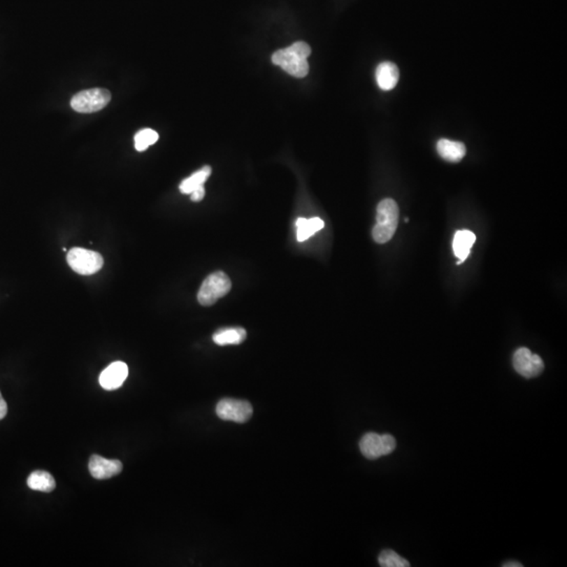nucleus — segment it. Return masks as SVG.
<instances>
[{
  "label": "nucleus",
  "instance_id": "obj_1",
  "mask_svg": "<svg viewBox=\"0 0 567 567\" xmlns=\"http://www.w3.org/2000/svg\"><path fill=\"white\" fill-rule=\"evenodd\" d=\"M311 48L308 43L299 41L287 49L278 50L272 55V64L280 66L296 78H304L309 73L308 57Z\"/></svg>",
  "mask_w": 567,
  "mask_h": 567
},
{
  "label": "nucleus",
  "instance_id": "obj_2",
  "mask_svg": "<svg viewBox=\"0 0 567 567\" xmlns=\"http://www.w3.org/2000/svg\"><path fill=\"white\" fill-rule=\"evenodd\" d=\"M399 221V208L392 199H385L378 205L376 224L372 230L373 240L378 244L389 242L396 231Z\"/></svg>",
  "mask_w": 567,
  "mask_h": 567
},
{
  "label": "nucleus",
  "instance_id": "obj_3",
  "mask_svg": "<svg viewBox=\"0 0 567 567\" xmlns=\"http://www.w3.org/2000/svg\"><path fill=\"white\" fill-rule=\"evenodd\" d=\"M231 280L223 271L207 276L198 292V301L202 306H211L225 296L231 289Z\"/></svg>",
  "mask_w": 567,
  "mask_h": 567
},
{
  "label": "nucleus",
  "instance_id": "obj_4",
  "mask_svg": "<svg viewBox=\"0 0 567 567\" xmlns=\"http://www.w3.org/2000/svg\"><path fill=\"white\" fill-rule=\"evenodd\" d=\"M112 99L110 91L106 89H89L79 92L71 100L73 110L81 114H92L103 110Z\"/></svg>",
  "mask_w": 567,
  "mask_h": 567
},
{
  "label": "nucleus",
  "instance_id": "obj_5",
  "mask_svg": "<svg viewBox=\"0 0 567 567\" xmlns=\"http://www.w3.org/2000/svg\"><path fill=\"white\" fill-rule=\"evenodd\" d=\"M69 266L81 275H92L103 267V257L100 253L85 248L71 249L66 255Z\"/></svg>",
  "mask_w": 567,
  "mask_h": 567
},
{
  "label": "nucleus",
  "instance_id": "obj_6",
  "mask_svg": "<svg viewBox=\"0 0 567 567\" xmlns=\"http://www.w3.org/2000/svg\"><path fill=\"white\" fill-rule=\"evenodd\" d=\"M359 449L367 459L375 460L394 452L396 449V440L390 434L367 433L359 441Z\"/></svg>",
  "mask_w": 567,
  "mask_h": 567
},
{
  "label": "nucleus",
  "instance_id": "obj_7",
  "mask_svg": "<svg viewBox=\"0 0 567 567\" xmlns=\"http://www.w3.org/2000/svg\"><path fill=\"white\" fill-rule=\"evenodd\" d=\"M215 412L221 419L244 424L250 419L253 409L252 405L248 401L224 399L217 403Z\"/></svg>",
  "mask_w": 567,
  "mask_h": 567
},
{
  "label": "nucleus",
  "instance_id": "obj_8",
  "mask_svg": "<svg viewBox=\"0 0 567 567\" xmlns=\"http://www.w3.org/2000/svg\"><path fill=\"white\" fill-rule=\"evenodd\" d=\"M512 366L517 373L525 378H533L543 372L544 363L538 354H533L529 349H517L512 357Z\"/></svg>",
  "mask_w": 567,
  "mask_h": 567
},
{
  "label": "nucleus",
  "instance_id": "obj_9",
  "mask_svg": "<svg viewBox=\"0 0 567 567\" xmlns=\"http://www.w3.org/2000/svg\"><path fill=\"white\" fill-rule=\"evenodd\" d=\"M129 375V367L123 361H115L103 370L99 382L104 390L113 391L120 388Z\"/></svg>",
  "mask_w": 567,
  "mask_h": 567
},
{
  "label": "nucleus",
  "instance_id": "obj_10",
  "mask_svg": "<svg viewBox=\"0 0 567 567\" xmlns=\"http://www.w3.org/2000/svg\"><path fill=\"white\" fill-rule=\"evenodd\" d=\"M89 472L96 479H108L122 472V462L106 459L99 455H93L89 460Z\"/></svg>",
  "mask_w": 567,
  "mask_h": 567
},
{
  "label": "nucleus",
  "instance_id": "obj_11",
  "mask_svg": "<svg viewBox=\"0 0 567 567\" xmlns=\"http://www.w3.org/2000/svg\"><path fill=\"white\" fill-rule=\"evenodd\" d=\"M376 82L382 91H391L399 80V70L392 62H382L376 69Z\"/></svg>",
  "mask_w": 567,
  "mask_h": 567
},
{
  "label": "nucleus",
  "instance_id": "obj_12",
  "mask_svg": "<svg viewBox=\"0 0 567 567\" xmlns=\"http://www.w3.org/2000/svg\"><path fill=\"white\" fill-rule=\"evenodd\" d=\"M476 241V236L470 230H458L453 238V251L459 261L458 265L464 263L470 254L471 248Z\"/></svg>",
  "mask_w": 567,
  "mask_h": 567
},
{
  "label": "nucleus",
  "instance_id": "obj_13",
  "mask_svg": "<svg viewBox=\"0 0 567 567\" xmlns=\"http://www.w3.org/2000/svg\"><path fill=\"white\" fill-rule=\"evenodd\" d=\"M437 152L443 160L457 163L466 156V145L461 142L440 139L437 143Z\"/></svg>",
  "mask_w": 567,
  "mask_h": 567
},
{
  "label": "nucleus",
  "instance_id": "obj_14",
  "mask_svg": "<svg viewBox=\"0 0 567 567\" xmlns=\"http://www.w3.org/2000/svg\"><path fill=\"white\" fill-rule=\"evenodd\" d=\"M246 330L243 328H223L213 334V340L219 346L240 345L246 340Z\"/></svg>",
  "mask_w": 567,
  "mask_h": 567
},
{
  "label": "nucleus",
  "instance_id": "obj_15",
  "mask_svg": "<svg viewBox=\"0 0 567 567\" xmlns=\"http://www.w3.org/2000/svg\"><path fill=\"white\" fill-rule=\"evenodd\" d=\"M296 236H298L299 242H304L308 240L309 238L313 236L315 232L320 231L323 229L325 223L323 220L320 217H313V219H304V217H299L296 220Z\"/></svg>",
  "mask_w": 567,
  "mask_h": 567
},
{
  "label": "nucleus",
  "instance_id": "obj_16",
  "mask_svg": "<svg viewBox=\"0 0 567 567\" xmlns=\"http://www.w3.org/2000/svg\"><path fill=\"white\" fill-rule=\"evenodd\" d=\"M28 485L34 491L50 493L56 487L55 479L50 473L45 471H35L29 476Z\"/></svg>",
  "mask_w": 567,
  "mask_h": 567
},
{
  "label": "nucleus",
  "instance_id": "obj_17",
  "mask_svg": "<svg viewBox=\"0 0 567 567\" xmlns=\"http://www.w3.org/2000/svg\"><path fill=\"white\" fill-rule=\"evenodd\" d=\"M211 175V167L206 165L202 167L200 171H196L192 173L187 179L183 180L180 184V192L184 194H190L196 188L204 186L205 182L207 181Z\"/></svg>",
  "mask_w": 567,
  "mask_h": 567
},
{
  "label": "nucleus",
  "instance_id": "obj_18",
  "mask_svg": "<svg viewBox=\"0 0 567 567\" xmlns=\"http://www.w3.org/2000/svg\"><path fill=\"white\" fill-rule=\"evenodd\" d=\"M159 140V134L154 129H144L135 136V148L138 152H144Z\"/></svg>",
  "mask_w": 567,
  "mask_h": 567
},
{
  "label": "nucleus",
  "instance_id": "obj_19",
  "mask_svg": "<svg viewBox=\"0 0 567 567\" xmlns=\"http://www.w3.org/2000/svg\"><path fill=\"white\" fill-rule=\"evenodd\" d=\"M378 563L382 567H409V561L399 556L392 550H385L378 557Z\"/></svg>",
  "mask_w": 567,
  "mask_h": 567
},
{
  "label": "nucleus",
  "instance_id": "obj_20",
  "mask_svg": "<svg viewBox=\"0 0 567 567\" xmlns=\"http://www.w3.org/2000/svg\"><path fill=\"white\" fill-rule=\"evenodd\" d=\"M205 196V188L204 186H201V187L196 188L194 189V192L190 194V199L194 202H200V201L203 200V198Z\"/></svg>",
  "mask_w": 567,
  "mask_h": 567
},
{
  "label": "nucleus",
  "instance_id": "obj_21",
  "mask_svg": "<svg viewBox=\"0 0 567 567\" xmlns=\"http://www.w3.org/2000/svg\"><path fill=\"white\" fill-rule=\"evenodd\" d=\"M8 413V405L3 399V395L0 393V420L3 419Z\"/></svg>",
  "mask_w": 567,
  "mask_h": 567
},
{
  "label": "nucleus",
  "instance_id": "obj_22",
  "mask_svg": "<svg viewBox=\"0 0 567 567\" xmlns=\"http://www.w3.org/2000/svg\"><path fill=\"white\" fill-rule=\"evenodd\" d=\"M502 566H505V567H522V564H521V563H519V562H515V561H512H512H510V562L503 563V564H502Z\"/></svg>",
  "mask_w": 567,
  "mask_h": 567
}]
</instances>
